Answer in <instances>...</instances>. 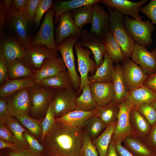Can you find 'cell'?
I'll list each match as a JSON object with an SVG mask.
<instances>
[{
    "label": "cell",
    "instance_id": "obj_1",
    "mask_svg": "<svg viewBox=\"0 0 156 156\" xmlns=\"http://www.w3.org/2000/svg\"><path fill=\"white\" fill-rule=\"evenodd\" d=\"M82 129L56 122L41 143L49 156H79L84 132Z\"/></svg>",
    "mask_w": 156,
    "mask_h": 156
},
{
    "label": "cell",
    "instance_id": "obj_2",
    "mask_svg": "<svg viewBox=\"0 0 156 156\" xmlns=\"http://www.w3.org/2000/svg\"><path fill=\"white\" fill-rule=\"evenodd\" d=\"M33 21L21 11L11 9L5 23L8 35L25 50L32 46V29Z\"/></svg>",
    "mask_w": 156,
    "mask_h": 156
},
{
    "label": "cell",
    "instance_id": "obj_3",
    "mask_svg": "<svg viewBox=\"0 0 156 156\" xmlns=\"http://www.w3.org/2000/svg\"><path fill=\"white\" fill-rule=\"evenodd\" d=\"M110 15V31L120 45L126 59L130 58L135 43L126 30L123 23L124 14L116 9L108 7Z\"/></svg>",
    "mask_w": 156,
    "mask_h": 156
},
{
    "label": "cell",
    "instance_id": "obj_4",
    "mask_svg": "<svg viewBox=\"0 0 156 156\" xmlns=\"http://www.w3.org/2000/svg\"><path fill=\"white\" fill-rule=\"evenodd\" d=\"M123 21L126 30L136 43L146 47L153 44L151 35L155 27L148 19L145 21H137L125 16Z\"/></svg>",
    "mask_w": 156,
    "mask_h": 156
},
{
    "label": "cell",
    "instance_id": "obj_5",
    "mask_svg": "<svg viewBox=\"0 0 156 156\" xmlns=\"http://www.w3.org/2000/svg\"><path fill=\"white\" fill-rule=\"evenodd\" d=\"M81 35H72L65 39L57 46L58 51L62 58L71 77L73 88L78 91L80 86V77L77 72L75 62L73 47L75 44L80 39Z\"/></svg>",
    "mask_w": 156,
    "mask_h": 156
},
{
    "label": "cell",
    "instance_id": "obj_6",
    "mask_svg": "<svg viewBox=\"0 0 156 156\" xmlns=\"http://www.w3.org/2000/svg\"><path fill=\"white\" fill-rule=\"evenodd\" d=\"M55 15V12L52 8L46 12L39 31L33 38L32 46L44 45L57 53L58 51L54 35Z\"/></svg>",
    "mask_w": 156,
    "mask_h": 156
},
{
    "label": "cell",
    "instance_id": "obj_7",
    "mask_svg": "<svg viewBox=\"0 0 156 156\" xmlns=\"http://www.w3.org/2000/svg\"><path fill=\"white\" fill-rule=\"evenodd\" d=\"M133 106L126 99L119 103L117 123L112 138L114 142H122L126 137L135 135V133L130 121Z\"/></svg>",
    "mask_w": 156,
    "mask_h": 156
},
{
    "label": "cell",
    "instance_id": "obj_8",
    "mask_svg": "<svg viewBox=\"0 0 156 156\" xmlns=\"http://www.w3.org/2000/svg\"><path fill=\"white\" fill-rule=\"evenodd\" d=\"M32 109L30 115L37 119L45 115L55 91L36 85L28 88Z\"/></svg>",
    "mask_w": 156,
    "mask_h": 156
},
{
    "label": "cell",
    "instance_id": "obj_9",
    "mask_svg": "<svg viewBox=\"0 0 156 156\" xmlns=\"http://www.w3.org/2000/svg\"><path fill=\"white\" fill-rule=\"evenodd\" d=\"M55 91V94L50 102L55 118L60 117L77 110V94L73 87Z\"/></svg>",
    "mask_w": 156,
    "mask_h": 156
},
{
    "label": "cell",
    "instance_id": "obj_10",
    "mask_svg": "<svg viewBox=\"0 0 156 156\" xmlns=\"http://www.w3.org/2000/svg\"><path fill=\"white\" fill-rule=\"evenodd\" d=\"M57 53L46 46H32L26 50L22 61L32 71L39 69L47 60L58 57Z\"/></svg>",
    "mask_w": 156,
    "mask_h": 156
},
{
    "label": "cell",
    "instance_id": "obj_11",
    "mask_svg": "<svg viewBox=\"0 0 156 156\" xmlns=\"http://www.w3.org/2000/svg\"><path fill=\"white\" fill-rule=\"evenodd\" d=\"M77 57L78 70L80 75V86L78 93L81 92L83 87L89 83L88 74L90 72L92 75L95 73L97 69L96 64L90 57L92 52L88 48L85 49L80 44L79 41L74 45Z\"/></svg>",
    "mask_w": 156,
    "mask_h": 156
},
{
    "label": "cell",
    "instance_id": "obj_12",
    "mask_svg": "<svg viewBox=\"0 0 156 156\" xmlns=\"http://www.w3.org/2000/svg\"><path fill=\"white\" fill-rule=\"evenodd\" d=\"M7 106L10 116L30 114L32 104L28 88L20 90L8 97Z\"/></svg>",
    "mask_w": 156,
    "mask_h": 156
},
{
    "label": "cell",
    "instance_id": "obj_13",
    "mask_svg": "<svg viewBox=\"0 0 156 156\" xmlns=\"http://www.w3.org/2000/svg\"><path fill=\"white\" fill-rule=\"evenodd\" d=\"M125 85L128 92L143 85L148 75L130 58L122 62Z\"/></svg>",
    "mask_w": 156,
    "mask_h": 156
},
{
    "label": "cell",
    "instance_id": "obj_14",
    "mask_svg": "<svg viewBox=\"0 0 156 156\" xmlns=\"http://www.w3.org/2000/svg\"><path fill=\"white\" fill-rule=\"evenodd\" d=\"M131 57L147 75L156 73V47L150 51L146 47L135 43Z\"/></svg>",
    "mask_w": 156,
    "mask_h": 156
},
{
    "label": "cell",
    "instance_id": "obj_15",
    "mask_svg": "<svg viewBox=\"0 0 156 156\" xmlns=\"http://www.w3.org/2000/svg\"><path fill=\"white\" fill-rule=\"evenodd\" d=\"M79 42L82 47H87L91 51L98 68L103 62L106 51L103 38L83 29Z\"/></svg>",
    "mask_w": 156,
    "mask_h": 156
},
{
    "label": "cell",
    "instance_id": "obj_16",
    "mask_svg": "<svg viewBox=\"0 0 156 156\" xmlns=\"http://www.w3.org/2000/svg\"><path fill=\"white\" fill-rule=\"evenodd\" d=\"M93 8L91 28L89 32L103 39L105 35L110 31V15L99 3H94Z\"/></svg>",
    "mask_w": 156,
    "mask_h": 156
},
{
    "label": "cell",
    "instance_id": "obj_17",
    "mask_svg": "<svg viewBox=\"0 0 156 156\" xmlns=\"http://www.w3.org/2000/svg\"><path fill=\"white\" fill-rule=\"evenodd\" d=\"M25 50L13 38L6 34L0 36V58L6 62L22 60Z\"/></svg>",
    "mask_w": 156,
    "mask_h": 156
},
{
    "label": "cell",
    "instance_id": "obj_18",
    "mask_svg": "<svg viewBox=\"0 0 156 156\" xmlns=\"http://www.w3.org/2000/svg\"><path fill=\"white\" fill-rule=\"evenodd\" d=\"M82 30L77 27L70 11L61 15L58 26L55 27V42L57 46L66 38L73 35H81Z\"/></svg>",
    "mask_w": 156,
    "mask_h": 156
},
{
    "label": "cell",
    "instance_id": "obj_19",
    "mask_svg": "<svg viewBox=\"0 0 156 156\" xmlns=\"http://www.w3.org/2000/svg\"><path fill=\"white\" fill-rule=\"evenodd\" d=\"M66 70L62 58L57 57L47 60L39 69L33 71L31 78L37 85L42 79Z\"/></svg>",
    "mask_w": 156,
    "mask_h": 156
},
{
    "label": "cell",
    "instance_id": "obj_20",
    "mask_svg": "<svg viewBox=\"0 0 156 156\" xmlns=\"http://www.w3.org/2000/svg\"><path fill=\"white\" fill-rule=\"evenodd\" d=\"M148 1L133 2L127 0H100V2L108 7L116 9L126 16H129L137 21H141L142 18L139 14L140 9Z\"/></svg>",
    "mask_w": 156,
    "mask_h": 156
},
{
    "label": "cell",
    "instance_id": "obj_21",
    "mask_svg": "<svg viewBox=\"0 0 156 156\" xmlns=\"http://www.w3.org/2000/svg\"><path fill=\"white\" fill-rule=\"evenodd\" d=\"M92 95L98 106H104L114 100L115 93L112 82L89 83Z\"/></svg>",
    "mask_w": 156,
    "mask_h": 156
},
{
    "label": "cell",
    "instance_id": "obj_22",
    "mask_svg": "<svg viewBox=\"0 0 156 156\" xmlns=\"http://www.w3.org/2000/svg\"><path fill=\"white\" fill-rule=\"evenodd\" d=\"M96 109L90 111L76 110L60 118H55L56 122L74 127L83 128L85 122L89 118L98 116Z\"/></svg>",
    "mask_w": 156,
    "mask_h": 156
},
{
    "label": "cell",
    "instance_id": "obj_23",
    "mask_svg": "<svg viewBox=\"0 0 156 156\" xmlns=\"http://www.w3.org/2000/svg\"><path fill=\"white\" fill-rule=\"evenodd\" d=\"M36 85L55 91L73 87L72 79L67 70L45 78Z\"/></svg>",
    "mask_w": 156,
    "mask_h": 156
},
{
    "label": "cell",
    "instance_id": "obj_24",
    "mask_svg": "<svg viewBox=\"0 0 156 156\" xmlns=\"http://www.w3.org/2000/svg\"><path fill=\"white\" fill-rule=\"evenodd\" d=\"M100 1V0H70L55 2L52 7L55 13L54 24L56 25L59 23L60 16L63 13L85 5H92Z\"/></svg>",
    "mask_w": 156,
    "mask_h": 156
},
{
    "label": "cell",
    "instance_id": "obj_25",
    "mask_svg": "<svg viewBox=\"0 0 156 156\" xmlns=\"http://www.w3.org/2000/svg\"><path fill=\"white\" fill-rule=\"evenodd\" d=\"M104 61L93 75L88 76L89 83L97 82L107 83L112 82L114 66L108 53L106 51L104 55Z\"/></svg>",
    "mask_w": 156,
    "mask_h": 156
},
{
    "label": "cell",
    "instance_id": "obj_26",
    "mask_svg": "<svg viewBox=\"0 0 156 156\" xmlns=\"http://www.w3.org/2000/svg\"><path fill=\"white\" fill-rule=\"evenodd\" d=\"M35 85L31 78L8 80L0 87V98H8L17 92Z\"/></svg>",
    "mask_w": 156,
    "mask_h": 156
},
{
    "label": "cell",
    "instance_id": "obj_27",
    "mask_svg": "<svg viewBox=\"0 0 156 156\" xmlns=\"http://www.w3.org/2000/svg\"><path fill=\"white\" fill-rule=\"evenodd\" d=\"M126 99L133 106L152 103L156 100V93L142 85L129 92Z\"/></svg>",
    "mask_w": 156,
    "mask_h": 156
},
{
    "label": "cell",
    "instance_id": "obj_28",
    "mask_svg": "<svg viewBox=\"0 0 156 156\" xmlns=\"http://www.w3.org/2000/svg\"><path fill=\"white\" fill-rule=\"evenodd\" d=\"M112 82L115 93L114 101L119 103L127 98L128 94L124 83L123 68L121 64L119 63L116 64L114 66Z\"/></svg>",
    "mask_w": 156,
    "mask_h": 156
},
{
    "label": "cell",
    "instance_id": "obj_29",
    "mask_svg": "<svg viewBox=\"0 0 156 156\" xmlns=\"http://www.w3.org/2000/svg\"><path fill=\"white\" fill-rule=\"evenodd\" d=\"M117 123V120L106 127L95 139L92 140L99 156H106Z\"/></svg>",
    "mask_w": 156,
    "mask_h": 156
},
{
    "label": "cell",
    "instance_id": "obj_30",
    "mask_svg": "<svg viewBox=\"0 0 156 156\" xmlns=\"http://www.w3.org/2000/svg\"><path fill=\"white\" fill-rule=\"evenodd\" d=\"M123 141L124 147L134 156H156V154L145 143L134 136L127 137Z\"/></svg>",
    "mask_w": 156,
    "mask_h": 156
},
{
    "label": "cell",
    "instance_id": "obj_31",
    "mask_svg": "<svg viewBox=\"0 0 156 156\" xmlns=\"http://www.w3.org/2000/svg\"><path fill=\"white\" fill-rule=\"evenodd\" d=\"M103 40L106 51L114 63H119L126 59L120 45L110 31L105 35Z\"/></svg>",
    "mask_w": 156,
    "mask_h": 156
},
{
    "label": "cell",
    "instance_id": "obj_32",
    "mask_svg": "<svg viewBox=\"0 0 156 156\" xmlns=\"http://www.w3.org/2000/svg\"><path fill=\"white\" fill-rule=\"evenodd\" d=\"M8 80L31 78L33 71L27 66L22 60H16L6 62Z\"/></svg>",
    "mask_w": 156,
    "mask_h": 156
},
{
    "label": "cell",
    "instance_id": "obj_33",
    "mask_svg": "<svg viewBox=\"0 0 156 156\" xmlns=\"http://www.w3.org/2000/svg\"><path fill=\"white\" fill-rule=\"evenodd\" d=\"M81 95L76 100L77 110L90 111L96 109L98 106L93 97L89 84L84 86Z\"/></svg>",
    "mask_w": 156,
    "mask_h": 156
},
{
    "label": "cell",
    "instance_id": "obj_34",
    "mask_svg": "<svg viewBox=\"0 0 156 156\" xmlns=\"http://www.w3.org/2000/svg\"><path fill=\"white\" fill-rule=\"evenodd\" d=\"M98 117L107 126L116 121L119 111V103L114 100L104 106H98Z\"/></svg>",
    "mask_w": 156,
    "mask_h": 156
},
{
    "label": "cell",
    "instance_id": "obj_35",
    "mask_svg": "<svg viewBox=\"0 0 156 156\" xmlns=\"http://www.w3.org/2000/svg\"><path fill=\"white\" fill-rule=\"evenodd\" d=\"M93 10L92 5H85L70 11L75 23L79 29L82 30L85 25L91 23Z\"/></svg>",
    "mask_w": 156,
    "mask_h": 156
},
{
    "label": "cell",
    "instance_id": "obj_36",
    "mask_svg": "<svg viewBox=\"0 0 156 156\" xmlns=\"http://www.w3.org/2000/svg\"><path fill=\"white\" fill-rule=\"evenodd\" d=\"M6 125L14 135L17 144L20 147L28 149V144L25 139L23 133L25 129L15 117L9 116L6 119Z\"/></svg>",
    "mask_w": 156,
    "mask_h": 156
},
{
    "label": "cell",
    "instance_id": "obj_37",
    "mask_svg": "<svg viewBox=\"0 0 156 156\" xmlns=\"http://www.w3.org/2000/svg\"><path fill=\"white\" fill-rule=\"evenodd\" d=\"M28 129V131L36 138L40 140L42 134V122L43 118L38 120L28 115L17 116L15 117Z\"/></svg>",
    "mask_w": 156,
    "mask_h": 156
},
{
    "label": "cell",
    "instance_id": "obj_38",
    "mask_svg": "<svg viewBox=\"0 0 156 156\" xmlns=\"http://www.w3.org/2000/svg\"><path fill=\"white\" fill-rule=\"evenodd\" d=\"M134 127L138 134L141 136H146L151 126L144 117L133 106L130 113Z\"/></svg>",
    "mask_w": 156,
    "mask_h": 156
},
{
    "label": "cell",
    "instance_id": "obj_39",
    "mask_svg": "<svg viewBox=\"0 0 156 156\" xmlns=\"http://www.w3.org/2000/svg\"><path fill=\"white\" fill-rule=\"evenodd\" d=\"M107 127L98 116H95L87 120L83 128L92 140L99 135Z\"/></svg>",
    "mask_w": 156,
    "mask_h": 156
},
{
    "label": "cell",
    "instance_id": "obj_40",
    "mask_svg": "<svg viewBox=\"0 0 156 156\" xmlns=\"http://www.w3.org/2000/svg\"><path fill=\"white\" fill-rule=\"evenodd\" d=\"M25 139L28 145V149L38 156H49L44 146L28 132L25 131L23 133Z\"/></svg>",
    "mask_w": 156,
    "mask_h": 156
},
{
    "label": "cell",
    "instance_id": "obj_41",
    "mask_svg": "<svg viewBox=\"0 0 156 156\" xmlns=\"http://www.w3.org/2000/svg\"><path fill=\"white\" fill-rule=\"evenodd\" d=\"M97 150L92 140L84 131L79 156H99Z\"/></svg>",
    "mask_w": 156,
    "mask_h": 156
},
{
    "label": "cell",
    "instance_id": "obj_42",
    "mask_svg": "<svg viewBox=\"0 0 156 156\" xmlns=\"http://www.w3.org/2000/svg\"><path fill=\"white\" fill-rule=\"evenodd\" d=\"M133 107L144 117L151 126L156 123V111L151 103Z\"/></svg>",
    "mask_w": 156,
    "mask_h": 156
},
{
    "label": "cell",
    "instance_id": "obj_43",
    "mask_svg": "<svg viewBox=\"0 0 156 156\" xmlns=\"http://www.w3.org/2000/svg\"><path fill=\"white\" fill-rule=\"evenodd\" d=\"M56 122L53 109L50 102L45 116L42 122V134L40 141L41 142H43L47 133Z\"/></svg>",
    "mask_w": 156,
    "mask_h": 156
},
{
    "label": "cell",
    "instance_id": "obj_44",
    "mask_svg": "<svg viewBox=\"0 0 156 156\" xmlns=\"http://www.w3.org/2000/svg\"><path fill=\"white\" fill-rule=\"evenodd\" d=\"M53 2L52 0H40L33 20L34 24L36 29L39 27L44 14L52 8Z\"/></svg>",
    "mask_w": 156,
    "mask_h": 156
},
{
    "label": "cell",
    "instance_id": "obj_45",
    "mask_svg": "<svg viewBox=\"0 0 156 156\" xmlns=\"http://www.w3.org/2000/svg\"><path fill=\"white\" fill-rule=\"evenodd\" d=\"M139 12L146 15L152 23L156 25V0H151L147 5L141 7Z\"/></svg>",
    "mask_w": 156,
    "mask_h": 156
},
{
    "label": "cell",
    "instance_id": "obj_46",
    "mask_svg": "<svg viewBox=\"0 0 156 156\" xmlns=\"http://www.w3.org/2000/svg\"><path fill=\"white\" fill-rule=\"evenodd\" d=\"M40 0H27L21 11L33 21L34 17Z\"/></svg>",
    "mask_w": 156,
    "mask_h": 156
},
{
    "label": "cell",
    "instance_id": "obj_47",
    "mask_svg": "<svg viewBox=\"0 0 156 156\" xmlns=\"http://www.w3.org/2000/svg\"><path fill=\"white\" fill-rule=\"evenodd\" d=\"M0 138L8 142L17 144L14 135L7 126L5 122H0Z\"/></svg>",
    "mask_w": 156,
    "mask_h": 156
},
{
    "label": "cell",
    "instance_id": "obj_48",
    "mask_svg": "<svg viewBox=\"0 0 156 156\" xmlns=\"http://www.w3.org/2000/svg\"><path fill=\"white\" fill-rule=\"evenodd\" d=\"M146 136L145 144L156 154V123L151 126Z\"/></svg>",
    "mask_w": 156,
    "mask_h": 156
},
{
    "label": "cell",
    "instance_id": "obj_49",
    "mask_svg": "<svg viewBox=\"0 0 156 156\" xmlns=\"http://www.w3.org/2000/svg\"><path fill=\"white\" fill-rule=\"evenodd\" d=\"M4 152L7 156H38L28 149L20 146L14 149H7Z\"/></svg>",
    "mask_w": 156,
    "mask_h": 156
},
{
    "label": "cell",
    "instance_id": "obj_50",
    "mask_svg": "<svg viewBox=\"0 0 156 156\" xmlns=\"http://www.w3.org/2000/svg\"><path fill=\"white\" fill-rule=\"evenodd\" d=\"M8 12L5 8L3 1H0V36L5 34V23Z\"/></svg>",
    "mask_w": 156,
    "mask_h": 156
},
{
    "label": "cell",
    "instance_id": "obj_51",
    "mask_svg": "<svg viewBox=\"0 0 156 156\" xmlns=\"http://www.w3.org/2000/svg\"><path fill=\"white\" fill-rule=\"evenodd\" d=\"M8 98H0V122L5 123L10 116L7 106Z\"/></svg>",
    "mask_w": 156,
    "mask_h": 156
},
{
    "label": "cell",
    "instance_id": "obj_52",
    "mask_svg": "<svg viewBox=\"0 0 156 156\" xmlns=\"http://www.w3.org/2000/svg\"><path fill=\"white\" fill-rule=\"evenodd\" d=\"M8 80L6 62L0 58V85H3Z\"/></svg>",
    "mask_w": 156,
    "mask_h": 156
},
{
    "label": "cell",
    "instance_id": "obj_53",
    "mask_svg": "<svg viewBox=\"0 0 156 156\" xmlns=\"http://www.w3.org/2000/svg\"><path fill=\"white\" fill-rule=\"evenodd\" d=\"M143 85L156 93V73L151 75H148Z\"/></svg>",
    "mask_w": 156,
    "mask_h": 156
},
{
    "label": "cell",
    "instance_id": "obj_54",
    "mask_svg": "<svg viewBox=\"0 0 156 156\" xmlns=\"http://www.w3.org/2000/svg\"><path fill=\"white\" fill-rule=\"evenodd\" d=\"M121 142H114L116 149L119 156H134L127 148L122 145Z\"/></svg>",
    "mask_w": 156,
    "mask_h": 156
},
{
    "label": "cell",
    "instance_id": "obj_55",
    "mask_svg": "<svg viewBox=\"0 0 156 156\" xmlns=\"http://www.w3.org/2000/svg\"><path fill=\"white\" fill-rule=\"evenodd\" d=\"M27 0H12L11 9L17 11H22L26 4Z\"/></svg>",
    "mask_w": 156,
    "mask_h": 156
},
{
    "label": "cell",
    "instance_id": "obj_56",
    "mask_svg": "<svg viewBox=\"0 0 156 156\" xmlns=\"http://www.w3.org/2000/svg\"><path fill=\"white\" fill-rule=\"evenodd\" d=\"M19 146L16 144L8 142L0 138V150L7 148L14 149Z\"/></svg>",
    "mask_w": 156,
    "mask_h": 156
},
{
    "label": "cell",
    "instance_id": "obj_57",
    "mask_svg": "<svg viewBox=\"0 0 156 156\" xmlns=\"http://www.w3.org/2000/svg\"><path fill=\"white\" fill-rule=\"evenodd\" d=\"M106 156H119L116 149L114 143L112 139Z\"/></svg>",
    "mask_w": 156,
    "mask_h": 156
},
{
    "label": "cell",
    "instance_id": "obj_58",
    "mask_svg": "<svg viewBox=\"0 0 156 156\" xmlns=\"http://www.w3.org/2000/svg\"><path fill=\"white\" fill-rule=\"evenodd\" d=\"M3 1L5 6L7 9L8 14H9L11 10L12 0H4Z\"/></svg>",
    "mask_w": 156,
    "mask_h": 156
},
{
    "label": "cell",
    "instance_id": "obj_59",
    "mask_svg": "<svg viewBox=\"0 0 156 156\" xmlns=\"http://www.w3.org/2000/svg\"><path fill=\"white\" fill-rule=\"evenodd\" d=\"M0 156H7L3 151L2 150H1L0 153Z\"/></svg>",
    "mask_w": 156,
    "mask_h": 156
},
{
    "label": "cell",
    "instance_id": "obj_60",
    "mask_svg": "<svg viewBox=\"0 0 156 156\" xmlns=\"http://www.w3.org/2000/svg\"><path fill=\"white\" fill-rule=\"evenodd\" d=\"M156 111V100L151 103Z\"/></svg>",
    "mask_w": 156,
    "mask_h": 156
},
{
    "label": "cell",
    "instance_id": "obj_61",
    "mask_svg": "<svg viewBox=\"0 0 156 156\" xmlns=\"http://www.w3.org/2000/svg\"><path fill=\"white\" fill-rule=\"evenodd\" d=\"M49 156H62L58 155H49Z\"/></svg>",
    "mask_w": 156,
    "mask_h": 156
}]
</instances>
